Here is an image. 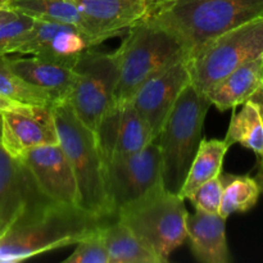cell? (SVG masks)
Here are the masks:
<instances>
[{
  "label": "cell",
  "instance_id": "1",
  "mask_svg": "<svg viewBox=\"0 0 263 263\" xmlns=\"http://www.w3.org/2000/svg\"><path fill=\"white\" fill-rule=\"evenodd\" d=\"M107 221L79 205L50 200L26 212L0 239V263L22 262L74 246Z\"/></svg>",
  "mask_w": 263,
  "mask_h": 263
},
{
  "label": "cell",
  "instance_id": "2",
  "mask_svg": "<svg viewBox=\"0 0 263 263\" xmlns=\"http://www.w3.org/2000/svg\"><path fill=\"white\" fill-rule=\"evenodd\" d=\"M263 17V0H170L145 15L192 53L226 31Z\"/></svg>",
  "mask_w": 263,
  "mask_h": 263
},
{
  "label": "cell",
  "instance_id": "3",
  "mask_svg": "<svg viewBox=\"0 0 263 263\" xmlns=\"http://www.w3.org/2000/svg\"><path fill=\"white\" fill-rule=\"evenodd\" d=\"M211 102L192 82L184 87L156 138L161 156L162 186L180 194L190 164L202 141L203 126Z\"/></svg>",
  "mask_w": 263,
  "mask_h": 263
},
{
  "label": "cell",
  "instance_id": "4",
  "mask_svg": "<svg viewBox=\"0 0 263 263\" xmlns=\"http://www.w3.org/2000/svg\"><path fill=\"white\" fill-rule=\"evenodd\" d=\"M113 54L118 71L115 100H130L149 79L189 55L171 32L146 18L128 28Z\"/></svg>",
  "mask_w": 263,
  "mask_h": 263
},
{
  "label": "cell",
  "instance_id": "5",
  "mask_svg": "<svg viewBox=\"0 0 263 263\" xmlns=\"http://www.w3.org/2000/svg\"><path fill=\"white\" fill-rule=\"evenodd\" d=\"M58 143L76 179L79 207L97 217L115 218L108 204L104 185V162L95 134L81 122L68 102L53 107Z\"/></svg>",
  "mask_w": 263,
  "mask_h": 263
},
{
  "label": "cell",
  "instance_id": "6",
  "mask_svg": "<svg viewBox=\"0 0 263 263\" xmlns=\"http://www.w3.org/2000/svg\"><path fill=\"white\" fill-rule=\"evenodd\" d=\"M184 198L158 186L145 197L121 208L116 218L125 223L159 263L187 240V213Z\"/></svg>",
  "mask_w": 263,
  "mask_h": 263
},
{
  "label": "cell",
  "instance_id": "7",
  "mask_svg": "<svg viewBox=\"0 0 263 263\" xmlns=\"http://www.w3.org/2000/svg\"><path fill=\"white\" fill-rule=\"evenodd\" d=\"M263 54V17L226 31L186 58L190 82L202 94L229 73Z\"/></svg>",
  "mask_w": 263,
  "mask_h": 263
},
{
  "label": "cell",
  "instance_id": "8",
  "mask_svg": "<svg viewBox=\"0 0 263 263\" xmlns=\"http://www.w3.org/2000/svg\"><path fill=\"white\" fill-rule=\"evenodd\" d=\"M68 100L77 117L95 134L100 120L115 102L118 71L115 54L91 48L80 58Z\"/></svg>",
  "mask_w": 263,
  "mask_h": 263
},
{
  "label": "cell",
  "instance_id": "9",
  "mask_svg": "<svg viewBox=\"0 0 263 263\" xmlns=\"http://www.w3.org/2000/svg\"><path fill=\"white\" fill-rule=\"evenodd\" d=\"M104 185L113 217L122 207L161 186V156L157 141H151L133 154L105 161Z\"/></svg>",
  "mask_w": 263,
  "mask_h": 263
},
{
  "label": "cell",
  "instance_id": "10",
  "mask_svg": "<svg viewBox=\"0 0 263 263\" xmlns=\"http://www.w3.org/2000/svg\"><path fill=\"white\" fill-rule=\"evenodd\" d=\"M103 162L141 151L153 141L151 130L130 100H115L95 131Z\"/></svg>",
  "mask_w": 263,
  "mask_h": 263
},
{
  "label": "cell",
  "instance_id": "11",
  "mask_svg": "<svg viewBox=\"0 0 263 263\" xmlns=\"http://www.w3.org/2000/svg\"><path fill=\"white\" fill-rule=\"evenodd\" d=\"M92 46L86 35L73 25L33 20V25L15 53L31 54L43 61L73 68Z\"/></svg>",
  "mask_w": 263,
  "mask_h": 263
},
{
  "label": "cell",
  "instance_id": "12",
  "mask_svg": "<svg viewBox=\"0 0 263 263\" xmlns=\"http://www.w3.org/2000/svg\"><path fill=\"white\" fill-rule=\"evenodd\" d=\"M50 200L27 167L0 144V239L26 212Z\"/></svg>",
  "mask_w": 263,
  "mask_h": 263
},
{
  "label": "cell",
  "instance_id": "13",
  "mask_svg": "<svg viewBox=\"0 0 263 263\" xmlns=\"http://www.w3.org/2000/svg\"><path fill=\"white\" fill-rule=\"evenodd\" d=\"M189 82L186 58L180 59L149 79L131 98L134 107L146 122L154 140L161 133L179 95Z\"/></svg>",
  "mask_w": 263,
  "mask_h": 263
},
{
  "label": "cell",
  "instance_id": "14",
  "mask_svg": "<svg viewBox=\"0 0 263 263\" xmlns=\"http://www.w3.org/2000/svg\"><path fill=\"white\" fill-rule=\"evenodd\" d=\"M0 144L13 158H20L35 146L58 144L53 108L23 105L3 110Z\"/></svg>",
  "mask_w": 263,
  "mask_h": 263
},
{
  "label": "cell",
  "instance_id": "15",
  "mask_svg": "<svg viewBox=\"0 0 263 263\" xmlns=\"http://www.w3.org/2000/svg\"><path fill=\"white\" fill-rule=\"evenodd\" d=\"M41 192L51 200L79 205V190L73 171L58 144L35 146L20 157Z\"/></svg>",
  "mask_w": 263,
  "mask_h": 263
},
{
  "label": "cell",
  "instance_id": "16",
  "mask_svg": "<svg viewBox=\"0 0 263 263\" xmlns=\"http://www.w3.org/2000/svg\"><path fill=\"white\" fill-rule=\"evenodd\" d=\"M94 46L127 32L148 12L146 0H72Z\"/></svg>",
  "mask_w": 263,
  "mask_h": 263
},
{
  "label": "cell",
  "instance_id": "17",
  "mask_svg": "<svg viewBox=\"0 0 263 263\" xmlns=\"http://www.w3.org/2000/svg\"><path fill=\"white\" fill-rule=\"evenodd\" d=\"M187 239L193 256L202 263H230L226 218L218 213L197 211L187 216Z\"/></svg>",
  "mask_w": 263,
  "mask_h": 263
},
{
  "label": "cell",
  "instance_id": "18",
  "mask_svg": "<svg viewBox=\"0 0 263 263\" xmlns=\"http://www.w3.org/2000/svg\"><path fill=\"white\" fill-rule=\"evenodd\" d=\"M10 68L21 79L50 95L54 104L67 102L74 84V69L63 64L32 58H8Z\"/></svg>",
  "mask_w": 263,
  "mask_h": 263
},
{
  "label": "cell",
  "instance_id": "19",
  "mask_svg": "<svg viewBox=\"0 0 263 263\" xmlns=\"http://www.w3.org/2000/svg\"><path fill=\"white\" fill-rule=\"evenodd\" d=\"M263 82V54L234 69L204 95L220 112L234 109L251 99Z\"/></svg>",
  "mask_w": 263,
  "mask_h": 263
},
{
  "label": "cell",
  "instance_id": "20",
  "mask_svg": "<svg viewBox=\"0 0 263 263\" xmlns=\"http://www.w3.org/2000/svg\"><path fill=\"white\" fill-rule=\"evenodd\" d=\"M100 233L109 263H159L138 236L116 217L107 221Z\"/></svg>",
  "mask_w": 263,
  "mask_h": 263
},
{
  "label": "cell",
  "instance_id": "21",
  "mask_svg": "<svg viewBox=\"0 0 263 263\" xmlns=\"http://www.w3.org/2000/svg\"><path fill=\"white\" fill-rule=\"evenodd\" d=\"M229 145L225 140L218 139H202L197 154L190 164L184 185L180 190V197L187 199L197 187L207 182L208 180L220 176L222 172L223 159L228 153Z\"/></svg>",
  "mask_w": 263,
  "mask_h": 263
},
{
  "label": "cell",
  "instance_id": "22",
  "mask_svg": "<svg viewBox=\"0 0 263 263\" xmlns=\"http://www.w3.org/2000/svg\"><path fill=\"white\" fill-rule=\"evenodd\" d=\"M9 8L32 20L73 25L86 35L84 20L72 0H9Z\"/></svg>",
  "mask_w": 263,
  "mask_h": 263
},
{
  "label": "cell",
  "instance_id": "23",
  "mask_svg": "<svg viewBox=\"0 0 263 263\" xmlns=\"http://www.w3.org/2000/svg\"><path fill=\"white\" fill-rule=\"evenodd\" d=\"M222 198L218 215L228 218L233 213L252 210L258 202L261 189L256 179L248 175H231L221 172Z\"/></svg>",
  "mask_w": 263,
  "mask_h": 263
},
{
  "label": "cell",
  "instance_id": "24",
  "mask_svg": "<svg viewBox=\"0 0 263 263\" xmlns=\"http://www.w3.org/2000/svg\"><path fill=\"white\" fill-rule=\"evenodd\" d=\"M223 140L229 144H240L263 157V123L256 104L251 100L243 104L239 112L233 113L229 130Z\"/></svg>",
  "mask_w": 263,
  "mask_h": 263
},
{
  "label": "cell",
  "instance_id": "25",
  "mask_svg": "<svg viewBox=\"0 0 263 263\" xmlns=\"http://www.w3.org/2000/svg\"><path fill=\"white\" fill-rule=\"evenodd\" d=\"M0 95L27 105H54L53 99L48 92L28 84L13 72L8 62V55H0Z\"/></svg>",
  "mask_w": 263,
  "mask_h": 263
},
{
  "label": "cell",
  "instance_id": "26",
  "mask_svg": "<svg viewBox=\"0 0 263 263\" xmlns=\"http://www.w3.org/2000/svg\"><path fill=\"white\" fill-rule=\"evenodd\" d=\"M104 225V223H103ZM102 225V226H103ZM100 226L98 230L85 236L76 244V249L69 257L64 259V263H109L108 252L103 241Z\"/></svg>",
  "mask_w": 263,
  "mask_h": 263
},
{
  "label": "cell",
  "instance_id": "27",
  "mask_svg": "<svg viewBox=\"0 0 263 263\" xmlns=\"http://www.w3.org/2000/svg\"><path fill=\"white\" fill-rule=\"evenodd\" d=\"M32 25V18L21 13H17L14 18L3 23L0 26V55L15 53Z\"/></svg>",
  "mask_w": 263,
  "mask_h": 263
},
{
  "label": "cell",
  "instance_id": "28",
  "mask_svg": "<svg viewBox=\"0 0 263 263\" xmlns=\"http://www.w3.org/2000/svg\"><path fill=\"white\" fill-rule=\"evenodd\" d=\"M222 198V181L220 176L208 180L187 197L195 211L205 213H218Z\"/></svg>",
  "mask_w": 263,
  "mask_h": 263
},
{
  "label": "cell",
  "instance_id": "29",
  "mask_svg": "<svg viewBox=\"0 0 263 263\" xmlns=\"http://www.w3.org/2000/svg\"><path fill=\"white\" fill-rule=\"evenodd\" d=\"M249 100L256 104L257 109H258V112H259V116H261V118H262V123H263V82L261 84V86L256 90V92L252 95L251 99Z\"/></svg>",
  "mask_w": 263,
  "mask_h": 263
},
{
  "label": "cell",
  "instance_id": "30",
  "mask_svg": "<svg viewBox=\"0 0 263 263\" xmlns=\"http://www.w3.org/2000/svg\"><path fill=\"white\" fill-rule=\"evenodd\" d=\"M23 105H27V104H22V103L14 102V100H10L8 99V98H4L3 95H0V112H3V110L18 109V108H22Z\"/></svg>",
  "mask_w": 263,
  "mask_h": 263
},
{
  "label": "cell",
  "instance_id": "31",
  "mask_svg": "<svg viewBox=\"0 0 263 263\" xmlns=\"http://www.w3.org/2000/svg\"><path fill=\"white\" fill-rule=\"evenodd\" d=\"M15 15H17V13H15L14 10H10V9L0 10V26H2L3 23L10 21L12 18H14Z\"/></svg>",
  "mask_w": 263,
  "mask_h": 263
},
{
  "label": "cell",
  "instance_id": "32",
  "mask_svg": "<svg viewBox=\"0 0 263 263\" xmlns=\"http://www.w3.org/2000/svg\"><path fill=\"white\" fill-rule=\"evenodd\" d=\"M167 2H170V0H146V4H148V12H146V14Z\"/></svg>",
  "mask_w": 263,
  "mask_h": 263
},
{
  "label": "cell",
  "instance_id": "33",
  "mask_svg": "<svg viewBox=\"0 0 263 263\" xmlns=\"http://www.w3.org/2000/svg\"><path fill=\"white\" fill-rule=\"evenodd\" d=\"M257 181V184L259 185V189L261 192H263V157H261V162H259V170H258V174L257 176L254 177Z\"/></svg>",
  "mask_w": 263,
  "mask_h": 263
},
{
  "label": "cell",
  "instance_id": "34",
  "mask_svg": "<svg viewBox=\"0 0 263 263\" xmlns=\"http://www.w3.org/2000/svg\"><path fill=\"white\" fill-rule=\"evenodd\" d=\"M10 9L9 8V0H0V10Z\"/></svg>",
  "mask_w": 263,
  "mask_h": 263
},
{
  "label": "cell",
  "instance_id": "35",
  "mask_svg": "<svg viewBox=\"0 0 263 263\" xmlns=\"http://www.w3.org/2000/svg\"><path fill=\"white\" fill-rule=\"evenodd\" d=\"M0 139H2V112H0Z\"/></svg>",
  "mask_w": 263,
  "mask_h": 263
}]
</instances>
